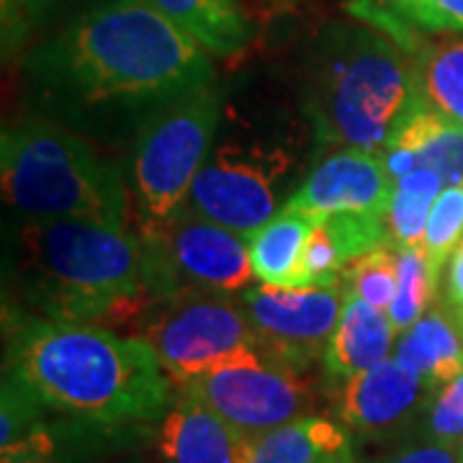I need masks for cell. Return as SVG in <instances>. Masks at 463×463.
I'll return each instance as SVG.
<instances>
[{
  "label": "cell",
  "instance_id": "obj_1",
  "mask_svg": "<svg viewBox=\"0 0 463 463\" xmlns=\"http://www.w3.org/2000/svg\"><path fill=\"white\" fill-rule=\"evenodd\" d=\"M21 72L29 114L111 147L214 83L209 52L145 0H96L42 36Z\"/></svg>",
  "mask_w": 463,
  "mask_h": 463
},
{
  "label": "cell",
  "instance_id": "obj_2",
  "mask_svg": "<svg viewBox=\"0 0 463 463\" xmlns=\"http://www.w3.org/2000/svg\"><path fill=\"white\" fill-rule=\"evenodd\" d=\"M50 412L96 425H152L173 404L170 379L142 337L100 325L5 317V368Z\"/></svg>",
  "mask_w": 463,
  "mask_h": 463
},
{
  "label": "cell",
  "instance_id": "obj_3",
  "mask_svg": "<svg viewBox=\"0 0 463 463\" xmlns=\"http://www.w3.org/2000/svg\"><path fill=\"white\" fill-rule=\"evenodd\" d=\"M152 298V258L139 237L90 219H21L5 317L134 325Z\"/></svg>",
  "mask_w": 463,
  "mask_h": 463
},
{
  "label": "cell",
  "instance_id": "obj_4",
  "mask_svg": "<svg viewBox=\"0 0 463 463\" xmlns=\"http://www.w3.org/2000/svg\"><path fill=\"white\" fill-rule=\"evenodd\" d=\"M422 100L410 54L376 26L330 24L317 33L304 111L322 147L383 157L402 118Z\"/></svg>",
  "mask_w": 463,
  "mask_h": 463
},
{
  "label": "cell",
  "instance_id": "obj_5",
  "mask_svg": "<svg viewBox=\"0 0 463 463\" xmlns=\"http://www.w3.org/2000/svg\"><path fill=\"white\" fill-rule=\"evenodd\" d=\"M3 196L21 219H90L127 230L129 191L93 142L26 114L0 137Z\"/></svg>",
  "mask_w": 463,
  "mask_h": 463
},
{
  "label": "cell",
  "instance_id": "obj_6",
  "mask_svg": "<svg viewBox=\"0 0 463 463\" xmlns=\"http://www.w3.org/2000/svg\"><path fill=\"white\" fill-rule=\"evenodd\" d=\"M219 116L222 93L212 83L157 111L134 137L129 196L137 237L145 245H157L188 203L212 152Z\"/></svg>",
  "mask_w": 463,
  "mask_h": 463
},
{
  "label": "cell",
  "instance_id": "obj_7",
  "mask_svg": "<svg viewBox=\"0 0 463 463\" xmlns=\"http://www.w3.org/2000/svg\"><path fill=\"white\" fill-rule=\"evenodd\" d=\"M134 327L178 386L224 365L265 361L245 309L224 294L183 291L152 298Z\"/></svg>",
  "mask_w": 463,
  "mask_h": 463
},
{
  "label": "cell",
  "instance_id": "obj_8",
  "mask_svg": "<svg viewBox=\"0 0 463 463\" xmlns=\"http://www.w3.org/2000/svg\"><path fill=\"white\" fill-rule=\"evenodd\" d=\"M294 170L288 149L268 142L227 139L209 152L188 206L242 237H252L279 209L281 183Z\"/></svg>",
  "mask_w": 463,
  "mask_h": 463
},
{
  "label": "cell",
  "instance_id": "obj_9",
  "mask_svg": "<svg viewBox=\"0 0 463 463\" xmlns=\"http://www.w3.org/2000/svg\"><path fill=\"white\" fill-rule=\"evenodd\" d=\"M152 258V297L206 291L237 297L252 281L250 240L183 206L165 237L147 245Z\"/></svg>",
  "mask_w": 463,
  "mask_h": 463
},
{
  "label": "cell",
  "instance_id": "obj_10",
  "mask_svg": "<svg viewBox=\"0 0 463 463\" xmlns=\"http://www.w3.org/2000/svg\"><path fill=\"white\" fill-rule=\"evenodd\" d=\"M345 283L337 286H248L240 291L258 347L268 364L304 373L317 361H325V350L345 307Z\"/></svg>",
  "mask_w": 463,
  "mask_h": 463
},
{
  "label": "cell",
  "instance_id": "obj_11",
  "mask_svg": "<svg viewBox=\"0 0 463 463\" xmlns=\"http://www.w3.org/2000/svg\"><path fill=\"white\" fill-rule=\"evenodd\" d=\"M178 389L199 399L248 440L315 414L317 404L312 386L298 371L268 361L224 365L188 379Z\"/></svg>",
  "mask_w": 463,
  "mask_h": 463
},
{
  "label": "cell",
  "instance_id": "obj_12",
  "mask_svg": "<svg viewBox=\"0 0 463 463\" xmlns=\"http://www.w3.org/2000/svg\"><path fill=\"white\" fill-rule=\"evenodd\" d=\"M335 414L350 435L368 440L399 438L417 425L430 397L425 379L397 358L368 368L358 376L335 381Z\"/></svg>",
  "mask_w": 463,
  "mask_h": 463
},
{
  "label": "cell",
  "instance_id": "obj_13",
  "mask_svg": "<svg viewBox=\"0 0 463 463\" xmlns=\"http://www.w3.org/2000/svg\"><path fill=\"white\" fill-rule=\"evenodd\" d=\"M397 181L389 175L379 155L364 149H335L309 173L281 206V212L325 216L371 214L389 216Z\"/></svg>",
  "mask_w": 463,
  "mask_h": 463
},
{
  "label": "cell",
  "instance_id": "obj_14",
  "mask_svg": "<svg viewBox=\"0 0 463 463\" xmlns=\"http://www.w3.org/2000/svg\"><path fill=\"white\" fill-rule=\"evenodd\" d=\"M149 425H96L62 414L14 446L0 448V463H147Z\"/></svg>",
  "mask_w": 463,
  "mask_h": 463
},
{
  "label": "cell",
  "instance_id": "obj_15",
  "mask_svg": "<svg viewBox=\"0 0 463 463\" xmlns=\"http://www.w3.org/2000/svg\"><path fill=\"white\" fill-rule=\"evenodd\" d=\"M155 446L165 463H245L248 438H242L199 399H173L160 420Z\"/></svg>",
  "mask_w": 463,
  "mask_h": 463
},
{
  "label": "cell",
  "instance_id": "obj_16",
  "mask_svg": "<svg viewBox=\"0 0 463 463\" xmlns=\"http://www.w3.org/2000/svg\"><path fill=\"white\" fill-rule=\"evenodd\" d=\"M397 330L383 309H376L355 294H345L340 322L325 350V373L330 381L358 376L392 358Z\"/></svg>",
  "mask_w": 463,
  "mask_h": 463
},
{
  "label": "cell",
  "instance_id": "obj_17",
  "mask_svg": "<svg viewBox=\"0 0 463 463\" xmlns=\"http://www.w3.org/2000/svg\"><path fill=\"white\" fill-rule=\"evenodd\" d=\"M389 36L410 54L422 100L463 127V36L430 42L412 26H397Z\"/></svg>",
  "mask_w": 463,
  "mask_h": 463
},
{
  "label": "cell",
  "instance_id": "obj_18",
  "mask_svg": "<svg viewBox=\"0 0 463 463\" xmlns=\"http://www.w3.org/2000/svg\"><path fill=\"white\" fill-rule=\"evenodd\" d=\"M353 450V435L340 420L309 414L248 440L245 463H335Z\"/></svg>",
  "mask_w": 463,
  "mask_h": 463
},
{
  "label": "cell",
  "instance_id": "obj_19",
  "mask_svg": "<svg viewBox=\"0 0 463 463\" xmlns=\"http://www.w3.org/2000/svg\"><path fill=\"white\" fill-rule=\"evenodd\" d=\"M157 14L196 39L214 57H234L248 47L252 29L237 0H145Z\"/></svg>",
  "mask_w": 463,
  "mask_h": 463
},
{
  "label": "cell",
  "instance_id": "obj_20",
  "mask_svg": "<svg viewBox=\"0 0 463 463\" xmlns=\"http://www.w3.org/2000/svg\"><path fill=\"white\" fill-rule=\"evenodd\" d=\"M392 147L412 149L420 167H430L446 185H463V127L432 111L425 100L402 118Z\"/></svg>",
  "mask_w": 463,
  "mask_h": 463
},
{
  "label": "cell",
  "instance_id": "obj_21",
  "mask_svg": "<svg viewBox=\"0 0 463 463\" xmlns=\"http://www.w3.org/2000/svg\"><path fill=\"white\" fill-rule=\"evenodd\" d=\"M315 216L279 212L250 237V263L255 279L265 286L298 288V265L307 240L317 227Z\"/></svg>",
  "mask_w": 463,
  "mask_h": 463
},
{
  "label": "cell",
  "instance_id": "obj_22",
  "mask_svg": "<svg viewBox=\"0 0 463 463\" xmlns=\"http://www.w3.org/2000/svg\"><path fill=\"white\" fill-rule=\"evenodd\" d=\"M394 358L414 368L432 392L463 368L461 332L440 312H430L399 335Z\"/></svg>",
  "mask_w": 463,
  "mask_h": 463
},
{
  "label": "cell",
  "instance_id": "obj_23",
  "mask_svg": "<svg viewBox=\"0 0 463 463\" xmlns=\"http://www.w3.org/2000/svg\"><path fill=\"white\" fill-rule=\"evenodd\" d=\"M443 178L430 167H417L397 181L394 201L386 216L389 240L397 248H422L432 203L443 194Z\"/></svg>",
  "mask_w": 463,
  "mask_h": 463
},
{
  "label": "cell",
  "instance_id": "obj_24",
  "mask_svg": "<svg viewBox=\"0 0 463 463\" xmlns=\"http://www.w3.org/2000/svg\"><path fill=\"white\" fill-rule=\"evenodd\" d=\"M435 288H438V281L428 265L425 250L399 248L397 294L386 312L397 335L407 332L425 317V309L435 298Z\"/></svg>",
  "mask_w": 463,
  "mask_h": 463
},
{
  "label": "cell",
  "instance_id": "obj_25",
  "mask_svg": "<svg viewBox=\"0 0 463 463\" xmlns=\"http://www.w3.org/2000/svg\"><path fill=\"white\" fill-rule=\"evenodd\" d=\"M350 16L379 26L397 21L428 33H463V0H402L389 11L376 8H347Z\"/></svg>",
  "mask_w": 463,
  "mask_h": 463
},
{
  "label": "cell",
  "instance_id": "obj_26",
  "mask_svg": "<svg viewBox=\"0 0 463 463\" xmlns=\"http://www.w3.org/2000/svg\"><path fill=\"white\" fill-rule=\"evenodd\" d=\"M397 268L399 248L381 245V248L365 252L364 258L353 260L343 270V283L350 294L373 304L376 309L389 312L394 294H397Z\"/></svg>",
  "mask_w": 463,
  "mask_h": 463
},
{
  "label": "cell",
  "instance_id": "obj_27",
  "mask_svg": "<svg viewBox=\"0 0 463 463\" xmlns=\"http://www.w3.org/2000/svg\"><path fill=\"white\" fill-rule=\"evenodd\" d=\"M463 237V185H446L443 194L432 203L428 230H425V258L435 281H440V270L450 260L453 250Z\"/></svg>",
  "mask_w": 463,
  "mask_h": 463
},
{
  "label": "cell",
  "instance_id": "obj_28",
  "mask_svg": "<svg viewBox=\"0 0 463 463\" xmlns=\"http://www.w3.org/2000/svg\"><path fill=\"white\" fill-rule=\"evenodd\" d=\"M414 428V435L446 446H463V368L443 386L432 389Z\"/></svg>",
  "mask_w": 463,
  "mask_h": 463
},
{
  "label": "cell",
  "instance_id": "obj_29",
  "mask_svg": "<svg viewBox=\"0 0 463 463\" xmlns=\"http://www.w3.org/2000/svg\"><path fill=\"white\" fill-rule=\"evenodd\" d=\"M60 0H0L3 52H18L33 32H39L54 14Z\"/></svg>",
  "mask_w": 463,
  "mask_h": 463
},
{
  "label": "cell",
  "instance_id": "obj_30",
  "mask_svg": "<svg viewBox=\"0 0 463 463\" xmlns=\"http://www.w3.org/2000/svg\"><path fill=\"white\" fill-rule=\"evenodd\" d=\"M376 463H461V448L414 435L410 440H402L397 448H392Z\"/></svg>",
  "mask_w": 463,
  "mask_h": 463
},
{
  "label": "cell",
  "instance_id": "obj_31",
  "mask_svg": "<svg viewBox=\"0 0 463 463\" xmlns=\"http://www.w3.org/2000/svg\"><path fill=\"white\" fill-rule=\"evenodd\" d=\"M446 298L450 312H453V325L463 335V242L453 250V255L448 260Z\"/></svg>",
  "mask_w": 463,
  "mask_h": 463
},
{
  "label": "cell",
  "instance_id": "obj_32",
  "mask_svg": "<svg viewBox=\"0 0 463 463\" xmlns=\"http://www.w3.org/2000/svg\"><path fill=\"white\" fill-rule=\"evenodd\" d=\"M383 163H386V170L394 181H402L404 175H410L412 170L420 167V160L414 155L412 149L407 147H392L383 152Z\"/></svg>",
  "mask_w": 463,
  "mask_h": 463
},
{
  "label": "cell",
  "instance_id": "obj_33",
  "mask_svg": "<svg viewBox=\"0 0 463 463\" xmlns=\"http://www.w3.org/2000/svg\"><path fill=\"white\" fill-rule=\"evenodd\" d=\"M402 0H350L347 8H376V11H389Z\"/></svg>",
  "mask_w": 463,
  "mask_h": 463
},
{
  "label": "cell",
  "instance_id": "obj_34",
  "mask_svg": "<svg viewBox=\"0 0 463 463\" xmlns=\"http://www.w3.org/2000/svg\"><path fill=\"white\" fill-rule=\"evenodd\" d=\"M335 463H361V458H358V453H355V448H353V450H347L345 456H340Z\"/></svg>",
  "mask_w": 463,
  "mask_h": 463
},
{
  "label": "cell",
  "instance_id": "obj_35",
  "mask_svg": "<svg viewBox=\"0 0 463 463\" xmlns=\"http://www.w3.org/2000/svg\"><path fill=\"white\" fill-rule=\"evenodd\" d=\"M461 463H463V446H461Z\"/></svg>",
  "mask_w": 463,
  "mask_h": 463
}]
</instances>
